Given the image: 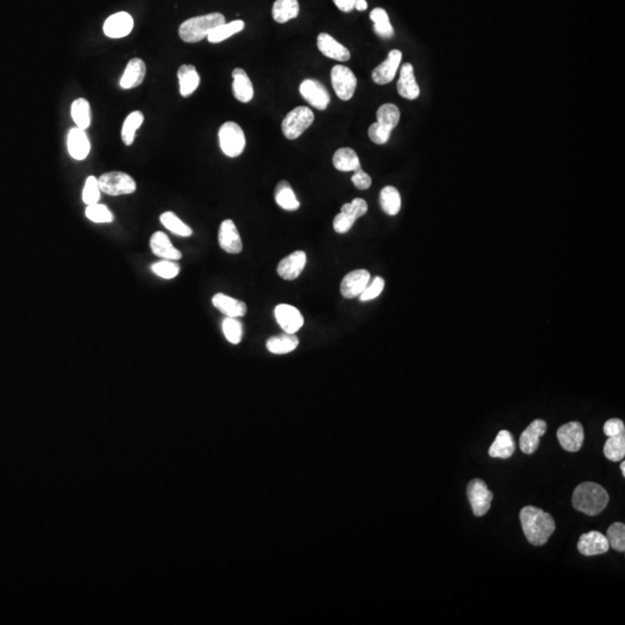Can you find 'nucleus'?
Masks as SVG:
<instances>
[{"mask_svg": "<svg viewBox=\"0 0 625 625\" xmlns=\"http://www.w3.org/2000/svg\"><path fill=\"white\" fill-rule=\"evenodd\" d=\"M520 521L527 541L535 547L547 543L556 530L554 518L543 510L534 506H526L521 510Z\"/></svg>", "mask_w": 625, "mask_h": 625, "instance_id": "obj_1", "label": "nucleus"}, {"mask_svg": "<svg viewBox=\"0 0 625 625\" xmlns=\"http://www.w3.org/2000/svg\"><path fill=\"white\" fill-rule=\"evenodd\" d=\"M609 503V494L604 487L593 482H585L576 487L572 496V505L584 514L595 516L600 514Z\"/></svg>", "mask_w": 625, "mask_h": 625, "instance_id": "obj_2", "label": "nucleus"}, {"mask_svg": "<svg viewBox=\"0 0 625 625\" xmlns=\"http://www.w3.org/2000/svg\"><path fill=\"white\" fill-rule=\"evenodd\" d=\"M224 15L221 13H210L190 18L182 22L178 28V35L183 42L197 43L206 39L214 28L225 24Z\"/></svg>", "mask_w": 625, "mask_h": 625, "instance_id": "obj_3", "label": "nucleus"}, {"mask_svg": "<svg viewBox=\"0 0 625 625\" xmlns=\"http://www.w3.org/2000/svg\"><path fill=\"white\" fill-rule=\"evenodd\" d=\"M219 145L225 156L236 158L241 156L245 147V132L235 122H226L218 132Z\"/></svg>", "mask_w": 625, "mask_h": 625, "instance_id": "obj_4", "label": "nucleus"}, {"mask_svg": "<svg viewBox=\"0 0 625 625\" xmlns=\"http://www.w3.org/2000/svg\"><path fill=\"white\" fill-rule=\"evenodd\" d=\"M315 115L312 109L300 106L290 111L281 123L283 135L290 140L298 139L312 124Z\"/></svg>", "mask_w": 625, "mask_h": 625, "instance_id": "obj_5", "label": "nucleus"}, {"mask_svg": "<svg viewBox=\"0 0 625 625\" xmlns=\"http://www.w3.org/2000/svg\"><path fill=\"white\" fill-rule=\"evenodd\" d=\"M100 190L106 195H131L137 190L135 178L123 171H108L99 178Z\"/></svg>", "mask_w": 625, "mask_h": 625, "instance_id": "obj_6", "label": "nucleus"}, {"mask_svg": "<svg viewBox=\"0 0 625 625\" xmlns=\"http://www.w3.org/2000/svg\"><path fill=\"white\" fill-rule=\"evenodd\" d=\"M331 84L336 95L343 101H348L355 95L357 78L351 68L344 65H335L330 73Z\"/></svg>", "mask_w": 625, "mask_h": 625, "instance_id": "obj_7", "label": "nucleus"}, {"mask_svg": "<svg viewBox=\"0 0 625 625\" xmlns=\"http://www.w3.org/2000/svg\"><path fill=\"white\" fill-rule=\"evenodd\" d=\"M467 494L474 514L476 516L487 514L491 507V501L494 499V494L489 490L487 483L478 478L470 481L467 487Z\"/></svg>", "mask_w": 625, "mask_h": 625, "instance_id": "obj_8", "label": "nucleus"}, {"mask_svg": "<svg viewBox=\"0 0 625 625\" xmlns=\"http://www.w3.org/2000/svg\"><path fill=\"white\" fill-rule=\"evenodd\" d=\"M300 94L307 102L319 111H326L330 103L327 88L315 79H306L299 87Z\"/></svg>", "mask_w": 625, "mask_h": 625, "instance_id": "obj_9", "label": "nucleus"}, {"mask_svg": "<svg viewBox=\"0 0 625 625\" xmlns=\"http://www.w3.org/2000/svg\"><path fill=\"white\" fill-rule=\"evenodd\" d=\"M274 317L281 330L288 334H297L305 324L304 317L298 308L288 304H281L274 308Z\"/></svg>", "mask_w": 625, "mask_h": 625, "instance_id": "obj_10", "label": "nucleus"}, {"mask_svg": "<svg viewBox=\"0 0 625 625\" xmlns=\"http://www.w3.org/2000/svg\"><path fill=\"white\" fill-rule=\"evenodd\" d=\"M557 438L559 444L565 451L576 453L583 447L584 440H585L583 425L579 422L565 424L558 429Z\"/></svg>", "mask_w": 625, "mask_h": 625, "instance_id": "obj_11", "label": "nucleus"}, {"mask_svg": "<svg viewBox=\"0 0 625 625\" xmlns=\"http://www.w3.org/2000/svg\"><path fill=\"white\" fill-rule=\"evenodd\" d=\"M370 272L365 269L351 271L342 281L339 288L341 295L345 299L357 298L367 288V285L370 284Z\"/></svg>", "mask_w": 625, "mask_h": 625, "instance_id": "obj_12", "label": "nucleus"}, {"mask_svg": "<svg viewBox=\"0 0 625 625\" xmlns=\"http://www.w3.org/2000/svg\"><path fill=\"white\" fill-rule=\"evenodd\" d=\"M218 242L221 248L228 254H240L243 249L241 236L238 228L235 226L234 221L231 219H225L221 224L218 232Z\"/></svg>", "mask_w": 625, "mask_h": 625, "instance_id": "obj_13", "label": "nucleus"}, {"mask_svg": "<svg viewBox=\"0 0 625 625\" xmlns=\"http://www.w3.org/2000/svg\"><path fill=\"white\" fill-rule=\"evenodd\" d=\"M401 61L402 53L400 50L394 49L389 51L386 61L382 62L372 72L373 82L377 85H387L389 82H393L395 75L398 73Z\"/></svg>", "mask_w": 625, "mask_h": 625, "instance_id": "obj_14", "label": "nucleus"}, {"mask_svg": "<svg viewBox=\"0 0 625 625\" xmlns=\"http://www.w3.org/2000/svg\"><path fill=\"white\" fill-rule=\"evenodd\" d=\"M135 26L133 18L127 12H118L111 15L103 25L104 35L111 39H122L132 32Z\"/></svg>", "mask_w": 625, "mask_h": 625, "instance_id": "obj_15", "label": "nucleus"}, {"mask_svg": "<svg viewBox=\"0 0 625 625\" xmlns=\"http://www.w3.org/2000/svg\"><path fill=\"white\" fill-rule=\"evenodd\" d=\"M307 262V255L302 250L292 252L281 259L277 267V272L285 281H295L301 274Z\"/></svg>", "mask_w": 625, "mask_h": 625, "instance_id": "obj_16", "label": "nucleus"}, {"mask_svg": "<svg viewBox=\"0 0 625 625\" xmlns=\"http://www.w3.org/2000/svg\"><path fill=\"white\" fill-rule=\"evenodd\" d=\"M547 423L543 420H535L523 431L520 437V448L525 454H533L540 445V438L547 432Z\"/></svg>", "mask_w": 625, "mask_h": 625, "instance_id": "obj_17", "label": "nucleus"}, {"mask_svg": "<svg viewBox=\"0 0 625 625\" xmlns=\"http://www.w3.org/2000/svg\"><path fill=\"white\" fill-rule=\"evenodd\" d=\"M317 48L320 50L321 54L335 61L348 62L351 58L350 50L327 32H321L320 35L317 36Z\"/></svg>", "mask_w": 625, "mask_h": 625, "instance_id": "obj_18", "label": "nucleus"}, {"mask_svg": "<svg viewBox=\"0 0 625 625\" xmlns=\"http://www.w3.org/2000/svg\"><path fill=\"white\" fill-rule=\"evenodd\" d=\"M609 542L607 537L602 535L600 532H590L583 534L578 542V550L584 556H597V554H606L609 550Z\"/></svg>", "mask_w": 625, "mask_h": 625, "instance_id": "obj_19", "label": "nucleus"}, {"mask_svg": "<svg viewBox=\"0 0 625 625\" xmlns=\"http://www.w3.org/2000/svg\"><path fill=\"white\" fill-rule=\"evenodd\" d=\"M149 248L154 255L162 259L178 261L182 259V252L175 248L168 235L164 232H156L149 239Z\"/></svg>", "mask_w": 625, "mask_h": 625, "instance_id": "obj_20", "label": "nucleus"}, {"mask_svg": "<svg viewBox=\"0 0 625 625\" xmlns=\"http://www.w3.org/2000/svg\"><path fill=\"white\" fill-rule=\"evenodd\" d=\"M68 149L70 156L75 160H85L91 152V142L86 135L85 130L75 128L71 129L68 135Z\"/></svg>", "mask_w": 625, "mask_h": 625, "instance_id": "obj_21", "label": "nucleus"}, {"mask_svg": "<svg viewBox=\"0 0 625 625\" xmlns=\"http://www.w3.org/2000/svg\"><path fill=\"white\" fill-rule=\"evenodd\" d=\"M398 92L402 97L407 100H416L420 96V86L416 82L413 66L410 63L402 65L398 82Z\"/></svg>", "mask_w": 625, "mask_h": 625, "instance_id": "obj_22", "label": "nucleus"}, {"mask_svg": "<svg viewBox=\"0 0 625 625\" xmlns=\"http://www.w3.org/2000/svg\"><path fill=\"white\" fill-rule=\"evenodd\" d=\"M146 77L145 62L140 58H132L125 68L120 86L123 89H131L142 85Z\"/></svg>", "mask_w": 625, "mask_h": 625, "instance_id": "obj_23", "label": "nucleus"}, {"mask_svg": "<svg viewBox=\"0 0 625 625\" xmlns=\"http://www.w3.org/2000/svg\"><path fill=\"white\" fill-rule=\"evenodd\" d=\"M212 305L226 317L239 319V317H245V312H247V306L245 302L232 298L224 293L214 295L212 298Z\"/></svg>", "mask_w": 625, "mask_h": 625, "instance_id": "obj_24", "label": "nucleus"}, {"mask_svg": "<svg viewBox=\"0 0 625 625\" xmlns=\"http://www.w3.org/2000/svg\"><path fill=\"white\" fill-rule=\"evenodd\" d=\"M233 84L232 89L235 99L242 103H248L254 97V86L243 68H234L232 72Z\"/></svg>", "mask_w": 625, "mask_h": 625, "instance_id": "obj_25", "label": "nucleus"}, {"mask_svg": "<svg viewBox=\"0 0 625 625\" xmlns=\"http://www.w3.org/2000/svg\"><path fill=\"white\" fill-rule=\"evenodd\" d=\"M178 85H180V94L183 97H188L195 93L200 84V77L195 66L192 64H185L180 66L178 71Z\"/></svg>", "mask_w": 625, "mask_h": 625, "instance_id": "obj_26", "label": "nucleus"}, {"mask_svg": "<svg viewBox=\"0 0 625 625\" xmlns=\"http://www.w3.org/2000/svg\"><path fill=\"white\" fill-rule=\"evenodd\" d=\"M515 442L511 432L503 430L498 433L494 444L491 445L489 455L491 458H510L514 454Z\"/></svg>", "mask_w": 625, "mask_h": 625, "instance_id": "obj_27", "label": "nucleus"}, {"mask_svg": "<svg viewBox=\"0 0 625 625\" xmlns=\"http://www.w3.org/2000/svg\"><path fill=\"white\" fill-rule=\"evenodd\" d=\"M333 164L339 171H355L362 167L358 154L351 147L337 149L333 156Z\"/></svg>", "mask_w": 625, "mask_h": 625, "instance_id": "obj_28", "label": "nucleus"}, {"mask_svg": "<svg viewBox=\"0 0 625 625\" xmlns=\"http://www.w3.org/2000/svg\"><path fill=\"white\" fill-rule=\"evenodd\" d=\"M274 200L285 211H297L300 207V202L288 181L278 183L274 189Z\"/></svg>", "mask_w": 625, "mask_h": 625, "instance_id": "obj_29", "label": "nucleus"}, {"mask_svg": "<svg viewBox=\"0 0 625 625\" xmlns=\"http://www.w3.org/2000/svg\"><path fill=\"white\" fill-rule=\"evenodd\" d=\"M300 6L298 0H276L272 6V18L278 24H286L298 18Z\"/></svg>", "mask_w": 625, "mask_h": 625, "instance_id": "obj_30", "label": "nucleus"}, {"mask_svg": "<svg viewBox=\"0 0 625 625\" xmlns=\"http://www.w3.org/2000/svg\"><path fill=\"white\" fill-rule=\"evenodd\" d=\"M299 338L295 334H284L274 336L267 341V348L274 355H286L298 348Z\"/></svg>", "mask_w": 625, "mask_h": 625, "instance_id": "obj_31", "label": "nucleus"}, {"mask_svg": "<svg viewBox=\"0 0 625 625\" xmlns=\"http://www.w3.org/2000/svg\"><path fill=\"white\" fill-rule=\"evenodd\" d=\"M71 116L77 128L82 130L88 129L92 123V111L88 101L82 97L73 101L71 106Z\"/></svg>", "mask_w": 625, "mask_h": 625, "instance_id": "obj_32", "label": "nucleus"}, {"mask_svg": "<svg viewBox=\"0 0 625 625\" xmlns=\"http://www.w3.org/2000/svg\"><path fill=\"white\" fill-rule=\"evenodd\" d=\"M401 118V111L393 103H384L377 111V123L388 131H393L398 127Z\"/></svg>", "mask_w": 625, "mask_h": 625, "instance_id": "obj_33", "label": "nucleus"}, {"mask_svg": "<svg viewBox=\"0 0 625 625\" xmlns=\"http://www.w3.org/2000/svg\"><path fill=\"white\" fill-rule=\"evenodd\" d=\"M401 195L398 189L391 185L384 187L380 192V205L389 216H396L401 210Z\"/></svg>", "mask_w": 625, "mask_h": 625, "instance_id": "obj_34", "label": "nucleus"}, {"mask_svg": "<svg viewBox=\"0 0 625 625\" xmlns=\"http://www.w3.org/2000/svg\"><path fill=\"white\" fill-rule=\"evenodd\" d=\"M243 28H245V22L242 20H235L230 24L225 22L223 25L218 26L217 28H214L206 39L210 43L224 42L225 39H230L235 34L242 32Z\"/></svg>", "mask_w": 625, "mask_h": 625, "instance_id": "obj_35", "label": "nucleus"}, {"mask_svg": "<svg viewBox=\"0 0 625 625\" xmlns=\"http://www.w3.org/2000/svg\"><path fill=\"white\" fill-rule=\"evenodd\" d=\"M160 223L167 228L168 231L171 232L173 234L182 236V238H189L192 235V228L188 225L183 223L180 218L171 212V211H166L160 216Z\"/></svg>", "mask_w": 625, "mask_h": 625, "instance_id": "obj_36", "label": "nucleus"}, {"mask_svg": "<svg viewBox=\"0 0 625 625\" xmlns=\"http://www.w3.org/2000/svg\"><path fill=\"white\" fill-rule=\"evenodd\" d=\"M144 122V114L142 111H132L131 114H129L128 118H125L123 127H122V140L125 145H131L135 140L136 132L142 127Z\"/></svg>", "mask_w": 625, "mask_h": 625, "instance_id": "obj_37", "label": "nucleus"}, {"mask_svg": "<svg viewBox=\"0 0 625 625\" xmlns=\"http://www.w3.org/2000/svg\"><path fill=\"white\" fill-rule=\"evenodd\" d=\"M606 458L610 461L621 462L625 456V434L608 437L604 447Z\"/></svg>", "mask_w": 625, "mask_h": 625, "instance_id": "obj_38", "label": "nucleus"}, {"mask_svg": "<svg viewBox=\"0 0 625 625\" xmlns=\"http://www.w3.org/2000/svg\"><path fill=\"white\" fill-rule=\"evenodd\" d=\"M85 216L89 221L96 224H109L114 221V214L108 209L107 206L95 203L92 205H87L85 210Z\"/></svg>", "mask_w": 625, "mask_h": 625, "instance_id": "obj_39", "label": "nucleus"}, {"mask_svg": "<svg viewBox=\"0 0 625 625\" xmlns=\"http://www.w3.org/2000/svg\"><path fill=\"white\" fill-rule=\"evenodd\" d=\"M223 333L231 344H239L242 339V334H243V328H242L241 321L236 317H226L223 321Z\"/></svg>", "mask_w": 625, "mask_h": 625, "instance_id": "obj_40", "label": "nucleus"}, {"mask_svg": "<svg viewBox=\"0 0 625 625\" xmlns=\"http://www.w3.org/2000/svg\"><path fill=\"white\" fill-rule=\"evenodd\" d=\"M151 269L158 277L162 278V279H174L178 277L180 270H181L180 265L176 263V261H171V259H161L159 262L152 264Z\"/></svg>", "mask_w": 625, "mask_h": 625, "instance_id": "obj_41", "label": "nucleus"}, {"mask_svg": "<svg viewBox=\"0 0 625 625\" xmlns=\"http://www.w3.org/2000/svg\"><path fill=\"white\" fill-rule=\"evenodd\" d=\"M607 540L609 547L619 552L625 551V526L624 523H615L608 528Z\"/></svg>", "mask_w": 625, "mask_h": 625, "instance_id": "obj_42", "label": "nucleus"}, {"mask_svg": "<svg viewBox=\"0 0 625 625\" xmlns=\"http://www.w3.org/2000/svg\"><path fill=\"white\" fill-rule=\"evenodd\" d=\"M100 197L101 190L97 178L95 176H88L86 178L85 185L82 189V202L85 203L86 205H92L99 203Z\"/></svg>", "mask_w": 625, "mask_h": 625, "instance_id": "obj_43", "label": "nucleus"}, {"mask_svg": "<svg viewBox=\"0 0 625 625\" xmlns=\"http://www.w3.org/2000/svg\"><path fill=\"white\" fill-rule=\"evenodd\" d=\"M341 211H343L345 214H350L355 219H358V218L362 217V216H365L367 214L369 206H367L365 199L355 198L352 202L346 203V204L342 206Z\"/></svg>", "mask_w": 625, "mask_h": 625, "instance_id": "obj_44", "label": "nucleus"}, {"mask_svg": "<svg viewBox=\"0 0 625 625\" xmlns=\"http://www.w3.org/2000/svg\"><path fill=\"white\" fill-rule=\"evenodd\" d=\"M384 288V279L377 276V277L374 278L373 281L371 284L367 285V288L364 290L362 295H359V300L360 301L373 300V299L377 298L382 293Z\"/></svg>", "mask_w": 625, "mask_h": 625, "instance_id": "obj_45", "label": "nucleus"}, {"mask_svg": "<svg viewBox=\"0 0 625 625\" xmlns=\"http://www.w3.org/2000/svg\"><path fill=\"white\" fill-rule=\"evenodd\" d=\"M391 132L377 124V122L369 129V137L377 145H384L391 138Z\"/></svg>", "mask_w": 625, "mask_h": 625, "instance_id": "obj_46", "label": "nucleus"}, {"mask_svg": "<svg viewBox=\"0 0 625 625\" xmlns=\"http://www.w3.org/2000/svg\"><path fill=\"white\" fill-rule=\"evenodd\" d=\"M355 223V218H352L351 216H348V214H345V212H339V214L335 217L334 223V230L335 232H337L339 234H344V233H348L350 230H351L352 226Z\"/></svg>", "mask_w": 625, "mask_h": 625, "instance_id": "obj_47", "label": "nucleus"}, {"mask_svg": "<svg viewBox=\"0 0 625 625\" xmlns=\"http://www.w3.org/2000/svg\"><path fill=\"white\" fill-rule=\"evenodd\" d=\"M351 181L355 188L359 190H367L372 185V178L370 175L362 171V167L355 171V174L352 175Z\"/></svg>", "mask_w": 625, "mask_h": 625, "instance_id": "obj_48", "label": "nucleus"}, {"mask_svg": "<svg viewBox=\"0 0 625 625\" xmlns=\"http://www.w3.org/2000/svg\"><path fill=\"white\" fill-rule=\"evenodd\" d=\"M604 432L607 437H613L617 434H625V427L623 420L618 418H611L607 420L604 427Z\"/></svg>", "mask_w": 625, "mask_h": 625, "instance_id": "obj_49", "label": "nucleus"}, {"mask_svg": "<svg viewBox=\"0 0 625 625\" xmlns=\"http://www.w3.org/2000/svg\"><path fill=\"white\" fill-rule=\"evenodd\" d=\"M374 30H375L377 35L384 37V39H391L394 35V28H393L389 20L374 24Z\"/></svg>", "mask_w": 625, "mask_h": 625, "instance_id": "obj_50", "label": "nucleus"}, {"mask_svg": "<svg viewBox=\"0 0 625 625\" xmlns=\"http://www.w3.org/2000/svg\"><path fill=\"white\" fill-rule=\"evenodd\" d=\"M333 1L337 6L338 10H341L344 13H348L355 10V0H333Z\"/></svg>", "mask_w": 625, "mask_h": 625, "instance_id": "obj_51", "label": "nucleus"}, {"mask_svg": "<svg viewBox=\"0 0 625 625\" xmlns=\"http://www.w3.org/2000/svg\"><path fill=\"white\" fill-rule=\"evenodd\" d=\"M370 18L374 24L389 20L387 12L384 11V8H374L373 11L371 12Z\"/></svg>", "mask_w": 625, "mask_h": 625, "instance_id": "obj_52", "label": "nucleus"}, {"mask_svg": "<svg viewBox=\"0 0 625 625\" xmlns=\"http://www.w3.org/2000/svg\"><path fill=\"white\" fill-rule=\"evenodd\" d=\"M367 6H369V5H367L366 0H355V10H358V11H365Z\"/></svg>", "mask_w": 625, "mask_h": 625, "instance_id": "obj_53", "label": "nucleus"}, {"mask_svg": "<svg viewBox=\"0 0 625 625\" xmlns=\"http://www.w3.org/2000/svg\"><path fill=\"white\" fill-rule=\"evenodd\" d=\"M621 472H622V475H623V477H624L625 476V462L623 461V460H622V462H621Z\"/></svg>", "mask_w": 625, "mask_h": 625, "instance_id": "obj_54", "label": "nucleus"}]
</instances>
